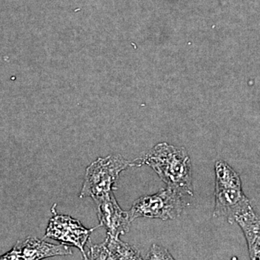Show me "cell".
Wrapping results in <instances>:
<instances>
[{
    "mask_svg": "<svg viewBox=\"0 0 260 260\" xmlns=\"http://www.w3.org/2000/svg\"><path fill=\"white\" fill-rule=\"evenodd\" d=\"M133 167L148 166L153 169L168 187L186 196H192V173L189 154L183 147L158 143L132 162Z\"/></svg>",
    "mask_w": 260,
    "mask_h": 260,
    "instance_id": "6da1fadb",
    "label": "cell"
},
{
    "mask_svg": "<svg viewBox=\"0 0 260 260\" xmlns=\"http://www.w3.org/2000/svg\"><path fill=\"white\" fill-rule=\"evenodd\" d=\"M215 208L213 215L225 217L230 223L251 207L243 191L240 177L227 162L218 160L215 164Z\"/></svg>",
    "mask_w": 260,
    "mask_h": 260,
    "instance_id": "7a4b0ae2",
    "label": "cell"
},
{
    "mask_svg": "<svg viewBox=\"0 0 260 260\" xmlns=\"http://www.w3.org/2000/svg\"><path fill=\"white\" fill-rule=\"evenodd\" d=\"M133 164L120 155L99 158L86 169L80 198H91L95 201L115 189L119 174Z\"/></svg>",
    "mask_w": 260,
    "mask_h": 260,
    "instance_id": "3957f363",
    "label": "cell"
},
{
    "mask_svg": "<svg viewBox=\"0 0 260 260\" xmlns=\"http://www.w3.org/2000/svg\"><path fill=\"white\" fill-rule=\"evenodd\" d=\"M186 195L167 187L156 194L146 195L135 200L129 210L132 222L138 218L173 220L180 216L186 206Z\"/></svg>",
    "mask_w": 260,
    "mask_h": 260,
    "instance_id": "277c9868",
    "label": "cell"
},
{
    "mask_svg": "<svg viewBox=\"0 0 260 260\" xmlns=\"http://www.w3.org/2000/svg\"><path fill=\"white\" fill-rule=\"evenodd\" d=\"M93 229H86L79 220L71 216L55 215L49 220L45 237L59 241L66 245L75 246L87 259L84 247Z\"/></svg>",
    "mask_w": 260,
    "mask_h": 260,
    "instance_id": "5b68a950",
    "label": "cell"
},
{
    "mask_svg": "<svg viewBox=\"0 0 260 260\" xmlns=\"http://www.w3.org/2000/svg\"><path fill=\"white\" fill-rule=\"evenodd\" d=\"M71 254V249L66 244L55 245L42 239L29 237L25 240L18 241L11 250L0 256V259L38 260Z\"/></svg>",
    "mask_w": 260,
    "mask_h": 260,
    "instance_id": "8992f818",
    "label": "cell"
},
{
    "mask_svg": "<svg viewBox=\"0 0 260 260\" xmlns=\"http://www.w3.org/2000/svg\"><path fill=\"white\" fill-rule=\"evenodd\" d=\"M99 226L107 229L108 235L119 238L129 232L130 220L129 212L124 211L116 201L114 191L95 200Z\"/></svg>",
    "mask_w": 260,
    "mask_h": 260,
    "instance_id": "52a82bcc",
    "label": "cell"
},
{
    "mask_svg": "<svg viewBox=\"0 0 260 260\" xmlns=\"http://www.w3.org/2000/svg\"><path fill=\"white\" fill-rule=\"evenodd\" d=\"M89 259H143L134 246L108 235L105 242L89 246Z\"/></svg>",
    "mask_w": 260,
    "mask_h": 260,
    "instance_id": "ba28073f",
    "label": "cell"
},
{
    "mask_svg": "<svg viewBox=\"0 0 260 260\" xmlns=\"http://www.w3.org/2000/svg\"><path fill=\"white\" fill-rule=\"evenodd\" d=\"M236 223L242 229L247 243L249 254L260 248V215L250 207L236 218Z\"/></svg>",
    "mask_w": 260,
    "mask_h": 260,
    "instance_id": "9c48e42d",
    "label": "cell"
},
{
    "mask_svg": "<svg viewBox=\"0 0 260 260\" xmlns=\"http://www.w3.org/2000/svg\"><path fill=\"white\" fill-rule=\"evenodd\" d=\"M146 259H174L172 254L166 248L153 244L149 251Z\"/></svg>",
    "mask_w": 260,
    "mask_h": 260,
    "instance_id": "30bf717a",
    "label": "cell"
},
{
    "mask_svg": "<svg viewBox=\"0 0 260 260\" xmlns=\"http://www.w3.org/2000/svg\"><path fill=\"white\" fill-rule=\"evenodd\" d=\"M251 259H260V248L257 250L253 252L252 254H249Z\"/></svg>",
    "mask_w": 260,
    "mask_h": 260,
    "instance_id": "8fae6325",
    "label": "cell"
}]
</instances>
